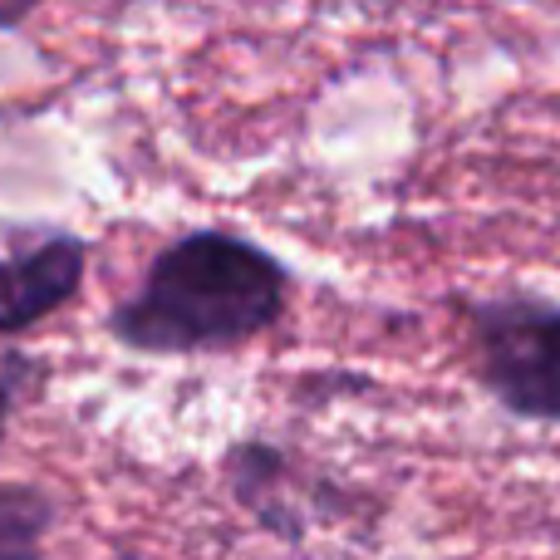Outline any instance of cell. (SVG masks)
Returning <instances> with one entry per match:
<instances>
[{
    "label": "cell",
    "instance_id": "obj_1",
    "mask_svg": "<svg viewBox=\"0 0 560 560\" xmlns=\"http://www.w3.org/2000/svg\"><path fill=\"white\" fill-rule=\"evenodd\" d=\"M290 276L271 252L236 232H187L153 256L143 290L114 310L108 329L143 354L232 349L271 329Z\"/></svg>",
    "mask_w": 560,
    "mask_h": 560
},
{
    "label": "cell",
    "instance_id": "obj_2",
    "mask_svg": "<svg viewBox=\"0 0 560 560\" xmlns=\"http://www.w3.org/2000/svg\"><path fill=\"white\" fill-rule=\"evenodd\" d=\"M477 374L516 418L560 423V305L541 295H497L472 310Z\"/></svg>",
    "mask_w": 560,
    "mask_h": 560
},
{
    "label": "cell",
    "instance_id": "obj_3",
    "mask_svg": "<svg viewBox=\"0 0 560 560\" xmlns=\"http://www.w3.org/2000/svg\"><path fill=\"white\" fill-rule=\"evenodd\" d=\"M84 266L89 246L65 232L0 256V335H20L55 315L59 305H69L84 285Z\"/></svg>",
    "mask_w": 560,
    "mask_h": 560
},
{
    "label": "cell",
    "instance_id": "obj_4",
    "mask_svg": "<svg viewBox=\"0 0 560 560\" xmlns=\"http://www.w3.org/2000/svg\"><path fill=\"white\" fill-rule=\"evenodd\" d=\"M55 502L30 482H0V560H39Z\"/></svg>",
    "mask_w": 560,
    "mask_h": 560
},
{
    "label": "cell",
    "instance_id": "obj_5",
    "mask_svg": "<svg viewBox=\"0 0 560 560\" xmlns=\"http://www.w3.org/2000/svg\"><path fill=\"white\" fill-rule=\"evenodd\" d=\"M39 378V364L30 354H5V364H0V438H5V418L10 408H15V398L25 394V384H35Z\"/></svg>",
    "mask_w": 560,
    "mask_h": 560
}]
</instances>
